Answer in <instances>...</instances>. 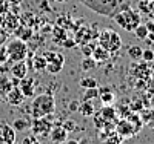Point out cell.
<instances>
[{"instance_id":"cell-23","label":"cell","mask_w":154,"mask_h":144,"mask_svg":"<svg viewBox=\"0 0 154 144\" xmlns=\"http://www.w3.org/2000/svg\"><path fill=\"white\" fill-rule=\"evenodd\" d=\"M96 66H97V61H96L93 57H83V60H82V63H80V68H82V71H85V72L94 71Z\"/></svg>"},{"instance_id":"cell-32","label":"cell","mask_w":154,"mask_h":144,"mask_svg":"<svg viewBox=\"0 0 154 144\" xmlns=\"http://www.w3.org/2000/svg\"><path fill=\"white\" fill-rule=\"evenodd\" d=\"M99 97V87H89V89H85V94H83V100H94Z\"/></svg>"},{"instance_id":"cell-48","label":"cell","mask_w":154,"mask_h":144,"mask_svg":"<svg viewBox=\"0 0 154 144\" xmlns=\"http://www.w3.org/2000/svg\"><path fill=\"white\" fill-rule=\"evenodd\" d=\"M79 144H89V140L88 138H82V140H79Z\"/></svg>"},{"instance_id":"cell-34","label":"cell","mask_w":154,"mask_h":144,"mask_svg":"<svg viewBox=\"0 0 154 144\" xmlns=\"http://www.w3.org/2000/svg\"><path fill=\"white\" fill-rule=\"evenodd\" d=\"M142 60L146 61V63L154 61V51H152V49H145V51L142 52Z\"/></svg>"},{"instance_id":"cell-8","label":"cell","mask_w":154,"mask_h":144,"mask_svg":"<svg viewBox=\"0 0 154 144\" xmlns=\"http://www.w3.org/2000/svg\"><path fill=\"white\" fill-rule=\"evenodd\" d=\"M20 25L19 22V17L16 14H11V12H3V14H0V28H2L6 34H12L17 26Z\"/></svg>"},{"instance_id":"cell-2","label":"cell","mask_w":154,"mask_h":144,"mask_svg":"<svg viewBox=\"0 0 154 144\" xmlns=\"http://www.w3.org/2000/svg\"><path fill=\"white\" fill-rule=\"evenodd\" d=\"M112 19H114V22L117 23L122 29H125V31H128V32H133V31L136 29V26L140 23V16L137 14L133 8L128 6V5H125L123 9L120 8V9L114 14Z\"/></svg>"},{"instance_id":"cell-49","label":"cell","mask_w":154,"mask_h":144,"mask_svg":"<svg viewBox=\"0 0 154 144\" xmlns=\"http://www.w3.org/2000/svg\"><path fill=\"white\" fill-rule=\"evenodd\" d=\"M54 2H57V3H66V2H69V0H54Z\"/></svg>"},{"instance_id":"cell-6","label":"cell","mask_w":154,"mask_h":144,"mask_svg":"<svg viewBox=\"0 0 154 144\" xmlns=\"http://www.w3.org/2000/svg\"><path fill=\"white\" fill-rule=\"evenodd\" d=\"M45 58H46V69L49 74H60L63 69V64H65V55L60 54L56 51H48L45 52Z\"/></svg>"},{"instance_id":"cell-37","label":"cell","mask_w":154,"mask_h":144,"mask_svg":"<svg viewBox=\"0 0 154 144\" xmlns=\"http://www.w3.org/2000/svg\"><path fill=\"white\" fill-rule=\"evenodd\" d=\"M62 126L66 129V132H75V129H77V124H75V121H72V120H66Z\"/></svg>"},{"instance_id":"cell-22","label":"cell","mask_w":154,"mask_h":144,"mask_svg":"<svg viewBox=\"0 0 154 144\" xmlns=\"http://www.w3.org/2000/svg\"><path fill=\"white\" fill-rule=\"evenodd\" d=\"M106 121H114L116 115H117V110H116L111 104H105V107H102V110L99 112Z\"/></svg>"},{"instance_id":"cell-1","label":"cell","mask_w":154,"mask_h":144,"mask_svg":"<svg viewBox=\"0 0 154 144\" xmlns=\"http://www.w3.org/2000/svg\"><path fill=\"white\" fill-rule=\"evenodd\" d=\"M56 110V100L51 92L35 95L31 103V115L32 118H42L46 115H53Z\"/></svg>"},{"instance_id":"cell-9","label":"cell","mask_w":154,"mask_h":144,"mask_svg":"<svg viewBox=\"0 0 154 144\" xmlns=\"http://www.w3.org/2000/svg\"><path fill=\"white\" fill-rule=\"evenodd\" d=\"M116 132H117L123 140L125 138H131L136 132H134V126L130 123V120H126V118H122L120 121H117V124H116Z\"/></svg>"},{"instance_id":"cell-40","label":"cell","mask_w":154,"mask_h":144,"mask_svg":"<svg viewBox=\"0 0 154 144\" xmlns=\"http://www.w3.org/2000/svg\"><path fill=\"white\" fill-rule=\"evenodd\" d=\"M23 144H42L35 140V135H31V137H26L23 140Z\"/></svg>"},{"instance_id":"cell-5","label":"cell","mask_w":154,"mask_h":144,"mask_svg":"<svg viewBox=\"0 0 154 144\" xmlns=\"http://www.w3.org/2000/svg\"><path fill=\"white\" fill-rule=\"evenodd\" d=\"M6 51H8V61H22V60H26L28 55V45L26 42L20 40V38H14L6 43Z\"/></svg>"},{"instance_id":"cell-24","label":"cell","mask_w":154,"mask_h":144,"mask_svg":"<svg viewBox=\"0 0 154 144\" xmlns=\"http://www.w3.org/2000/svg\"><path fill=\"white\" fill-rule=\"evenodd\" d=\"M142 52H143V49L139 45H131L128 48V57L131 60H139V58H142Z\"/></svg>"},{"instance_id":"cell-21","label":"cell","mask_w":154,"mask_h":144,"mask_svg":"<svg viewBox=\"0 0 154 144\" xmlns=\"http://www.w3.org/2000/svg\"><path fill=\"white\" fill-rule=\"evenodd\" d=\"M79 112H80L83 116H93V115L96 113L93 103L89 101V100H83V103H80V106H79Z\"/></svg>"},{"instance_id":"cell-20","label":"cell","mask_w":154,"mask_h":144,"mask_svg":"<svg viewBox=\"0 0 154 144\" xmlns=\"http://www.w3.org/2000/svg\"><path fill=\"white\" fill-rule=\"evenodd\" d=\"M32 69L34 71H38V72H42V71H45L46 69V58H45V55H32Z\"/></svg>"},{"instance_id":"cell-47","label":"cell","mask_w":154,"mask_h":144,"mask_svg":"<svg viewBox=\"0 0 154 144\" xmlns=\"http://www.w3.org/2000/svg\"><path fill=\"white\" fill-rule=\"evenodd\" d=\"M8 2L11 3V5H19V3H22L23 0H8Z\"/></svg>"},{"instance_id":"cell-18","label":"cell","mask_w":154,"mask_h":144,"mask_svg":"<svg viewBox=\"0 0 154 144\" xmlns=\"http://www.w3.org/2000/svg\"><path fill=\"white\" fill-rule=\"evenodd\" d=\"M51 34H53V42L57 43V45H62L63 40L68 37L66 34V29L65 28H60V26H53V29H51Z\"/></svg>"},{"instance_id":"cell-27","label":"cell","mask_w":154,"mask_h":144,"mask_svg":"<svg viewBox=\"0 0 154 144\" xmlns=\"http://www.w3.org/2000/svg\"><path fill=\"white\" fill-rule=\"evenodd\" d=\"M12 127H14L16 132H20V130H25V129L31 127V123L28 120H25V118H17V120H14V123H12Z\"/></svg>"},{"instance_id":"cell-15","label":"cell","mask_w":154,"mask_h":144,"mask_svg":"<svg viewBox=\"0 0 154 144\" xmlns=\"http://www.w3.org/2000/svg\"><path fill=\"white\" fill-rule=\"evenodd\" d=\"M11 75L14 78H19V80H22V78H25L28 75V64L25 60L22 61H14V64L11 66Z\"/></svg>"},{"instance_id":"cell-33","label":"cell","mask_w":154,"mask_h":144,"mask_svg":"<svg viewBox=\"0 0 154 144\" xmlns=\"http://www.w3.org/2000/svg\"><path fill=\"white\" fill-rule=\"evenodd\" d=\"M130 109H131V112H137V113H139L142 109H145V103L140 101V100H133Z\"/></svg>"},{"instance_id":"cell-50","label":"cell","mask_w":154,"mask_h":144,"mask_svg":"<svg viewBox=\"0 0 154 144\" xmlns=\"http://www.w3.org/2000/svg\"><path fill=\"white\" fill-rule=\"evenodd\" d=\"M151 75H152V77H154V68H152V74H151ZM152 81H154V78H152Z\"/></svg>"},{"instance_id":"cell-16","label":"cell","mask_w":154,"mask_h":144,"mask_svg":"<svg viewBox=\"0 0 154 144\" xmlns=\"http://www.w3.org/2000/svg\"><path fill=\"white\" fill-rule=\"evenodd\" d=\"M12 34H14L17 38H20V40H23V42H28L29 38L34 35L31 26H25V25H22V23L17 26V29L12 32Z\"/></svg>"},{"instance_id":"cell-11","label":"cell","mask_w":154,"mask_h":144,"mask_svg":"<svg viewBox=\"0 0 154 144\" xmlns=\"http://www.w3.org/2000/svg\"><path fill=\"white\" fill-rule=\"evenodd\" d=\"M131 72L134 74V77H137L139 80H148L152 74V68L148 66V63L143 61V63H137L131 68Z\"/></svg>"},{"instance_id":"cell-17","label":"cell","mask_w":154,"mask_h":144,"mask_svg":"<svg viewBox=\"0 0 154 144\" xmlns=\"http://www.w3.org/2000/svg\"><path fill=\"white\" fill-rule=\"evenodd\" d=\"M97 63H103V61H106L109 57H111V52L108 51V49H105L103 46H100L99 43H97V46L94 48V51H93V55H91Z\"/></svg>"},{"instance_id":"cell-51","label":"cell","mask_w":154,"mask_h":144,"mask_svg":"<svg viewBox=\"0 0 154 144\" xmlns=\"http://www.w3.org/2000/svg\"><path fill=\"white\" fill-rule=\"evenodd\" d=\"M11 144H17V143H16V141H14V143H11Z\"/></svg>"},{"instance_id":"cell-43","label":"cell","mask_w":154,"mask_h":144,"mask_svg":"<svg viewBox=\"0 0 154 144\" xmlns=\"http://www.w3.org/2000/svg\"><path fill=\"white\" fill-rule=\"evenodd\" d=\"M6 38H8V34L0 28V45H3L5 42H6Z\"/></svg>"},{"instance_id":"cell-35","label":"cell","mask_w":154,"mask_h":144,"mask_svg":"<svg viewBox=\"0 0 154 144\" xmlns=\"http://www.w3.org/2000/svg\"><path fill=\"white\" fill-rule=\"evenodd\" d=\"M8 61V51H6V45H0V64H5Z\"/></svg>"},{"instance_id":"cell-36","label":"cell","mask_w":154,"mask_h":144,"mask_svg":"<svg viewBox=\"0 0 154 144\" xmlns=\"http://www.w3.org/2000/svg\"><path fill=\"white\" fill-rule=\"evenodd\" d=\"M62 46L65 48V49H74V48L77 46V43H75V40H74V38H69V37H66L65 40H63Z\"/></svg>"},{"instance_id":"cell-7","label":"cell","mask_w":154,"mask_h":144,"mask_svg":"<svg viewBox=\"0 0 154 144\" xmlns=\"http://www.w3.org/2000/svg\"><path fill=\"white\" fill-rule=\"evenodd\" d=\"M53 129V120H51V115L42 116V118H34V121L31 123V130L32 135L35 137H48L49 130Z\"/></svg>"},{"instance_id":"cell-10","label":"cell","mask_w":154,"mask_h":144,"mask_svg":"<svg viewBox=\"0 0 154 144\" xmlns=\"http://www.w3.org/2000/svg\"><path fill=\"white\" fill-rule=\"evenodd\" d=\"M16 141V130L6 123H0V144H11Z\"/></svg>"},{"instance_id":"cell-12","label":"cell","mask_w":154,"mask_h":144,"mask_svg":"<svg viewBox=\"0 0 154 144\" xmlns=\"http://www.w3.org/2000/svg\"><path fill=\"white\" fill-rule=\"evenodd\" d=\"M6 100H8V103L11 104V106H20V104L23 103V100H25V95L22 94L19 86H14L6 92Z\"/></svg>"},{"instance_id":"cell-38","label":"cell","mask_w":154,"mask_h":144,"mask_svg":"<svg viewBox=\"0 0 154 144\" xmlns=\"http://www.w3.org/2000/svg\"><path fill=\"white\" fill-rule=\"evenodd\" d=\"M146 126L154 129V107L149 109V116H148V121H146Z\"/></svg>"},{"instance_id":"cell-28","label":"cell","mask_w":154,"mask_h":144,"mask_svg":"<svg viewBox=\"0 0 154 144\" xmlns=\"http://www.w3.org/2000/svg\"><path fill=\"white\" fill-rule=\"evenodd\" d=\"M31 3L35 5L37 9H40L43 12H53V8L48 3V0H31Z\"/></svg>"},{"instance_id":"cell-19","label":"cell","mask_w":154,"mask_h":144,"mask_svg":"<svg viewBox=\"0 0 154 144\" xmlns=\"http://www.w3.org/2000/svg\"><path fill=\"white\" fill-rule=\"evenodd\" d=\"M99 98L103 104H112L116 100V95L109 87H99Z\"/></svg>"},{"instance_id":"cell-25","label":"cell","mask_w":154,"mask_h":144,"mask_svg":"<svg viewBox=\"0 0 154 144\" xmlns=\"http://www.w3.org/2000/svg\"><path fill=\"white\" fill-rule=\"evenodd\" d=\"M56 25H57V26H60V28H65V29L68 31V29H72L74 22H72V19H71L69 16H60V17L57 19Z\"/></svg>"},{"instance_id":"cell-26","label":"cell","mask_w":154,"mask_h":144,"mask_svg":"<svg viewBox=\"0 0 154 144\" xmlns=\"http://www.w3.org/2000/svg\"><path fill=\"white\" fill-rule=\"evenodd\" d=\"M79 84H80L83 89L99 87V81H97V78H94V77H85V78H82V80L79 81Z\"/></svg>"},{"instance_id":"cell-29","label":"cell","mask_w":154,"mask_h":144,"mask_svg":"<svg viewBox=\"0 0 154 144\" xmlns=\"http://www.w3.org/2000/svg\"><path fill=\"white\" fill-rule=\"evenodd\" d=\"M134 35L139 38V40H146V35H148V29H146V26L142 25V23H139L136 26V29L133 31Z\"/></svg>"},{"instance_id":"cell-13","label":"cell","mask_w":154,"mask_h":144,"mask_svg":"<svg viewBox=\"0 0 154 144\" xmlns=\"http://www.w3.org/2000/svg\"><path fill=\"white\" fill-rule=\"evenodd\" d=\"M19 87L22 90V94L25 95V98L35 95V81L32 80V78H28V77L22 78V80L19 81Z\"/></svg>"},{"instance_id":"cell-4","label":"cell","mask_w":154,"mask_h":144,"mask_svg":"<svg viewBox=\"0 0 154 144\" xmlns=\"http://www.w3.org/2000/svg\"><path fill=\"white\" fill-rule=\"evenodd\" d=\"M97 43L108 49L111 54H114L122 48V37L114 29H103L97 37Z\"/></svg>"},{"instance_id":"cell-42","label":"cell","mask_w":154,"mask_h":144,"mask_svg":"<svg viewBox=\"0 0 154 144\" xmlns=\"http://www.w3.org/2000/svg\"><path fill=\"white\" fill-rule=\"evenodd\" d=\"M139 8L142 12H146L148 11V0L145 2V0H140V3H139Z\"/></svg>"},{"instance_id":"cell-31","label":"cell","mask_w":154,"mask_h":144,"mask_svg":"<svg viewBox=\"0 0 154 144\" xmlns=\"http://www.w3.org/2000/svg\"><path fill=\"white\" fill-rule=\"evenodd\" d=\"M123 143V138L116 132H111V134H108V137H106V144H122Z\"/></svg>"},{"instance_id":"cell-52","label":"cell","mask_w":154,"mask_h":144,"mask_svg":"<svg viewBox=\"0 0 154 144\" xmlns=\"http://www.w3.org/2000/svg\"><path fill=\"white\" fill-rule=\"evenodd\" d=\"M152 97H154V94H152Z\"/></svg>"},{"instance_id":"cell-44","label":"cell","mask_w":154,"mask_h":144,"mask_svg":"<svg viewBox=\"0 0 154 144\" xmlns=\"http://www.w3.org/2000/svg\"><path fill=\"white\" fill-rule=\"evenodd\" d=\"M145 26H146L148 32H152V31H154V20H149V22H146V23H145Z\"/></svg>"},{"instance_id":"cell-3","label":"cell","mask_w":154,"mask_h":144,"mask_svg":"<svg viewBox=\"0 0 154 144\" xmlns=\"http://www.w3.org/2000/svg\"><path fill=\"white\" fill-rule=\"evenodd\" d=\"M82 3L105 17H114V14L120 9V0H82Z\"/></svg>"},{"instance_id":"cell-46","label":"cell","mask_w":154,"mask_h":144,"mask_svg":"<svg viewBox=\"0 0 154 144\" xmlns=\"http://www.w3.org/2000/svg\"><path fill=\"white\" fill-rule=\"evenodd\" d=\"M63 144H79V140H65Z\"/></svg>"},{"instance_id":"cell-14","label":"cell","mask_w":154,"mask_h":144,"mask_svg":"<svg viewBox=\"0 0 154 144\" xmlns=\"http://www.w3.org/2000/svg\"><path fill=\"white\" fill-rule=\"evenodd\" d=\"M66 137H68V132L63 126H53V129L49 130V140L54 144H62L66 140Z\"/></svg>"},{"instance_id":"cell-30","label":"cell","mask_w":154,"mask_h":144,"mask_svg":"<svg viewBox=\"0 0 154 144\" xmlns=\"http://www.w3.org/2000/svg\"><path fill=\"white\" fill-rule=\"evenodd\" d=\"M96 46H97V40H91V42L82 45V54H83L85 57H91Z\"/></svg>"},{"instance_id":"cell-45","label":"cell","mask_w":154,"mask_h":144,"mask_svg":"<svg viewBox=\"0 0 154 144\" xmlns=\"http://www.w3.org/2000/svg\"><path fill=\"white\" fill-rule=\"evenodd\" d=\"M146 38H148V42H149V43H154V31H152V32H148Z\"/></svg>"},{"instance_id":"cell-41","label":"cell","mask_w":154,"mask_h":144,"mask_svg":"<svg viewBox=\"0 0 154 144\" xmlns=\"http://www.w3.org/2000/svg\"><path fill=\"white\" fill-rule=\"evenodd\" d=\"M79 106H80L79 101H71L69 106H68V109H69L71 112H75V110H79Z\"/></svg>"},{"instance_id":"cell-39","label":"cell","mask_w":154,"mask_h":144,"mask_svg":"<svg viewBox=\"0 0 154 144\" xmlns=\"http://www.w3.org/2000/svg\"><path fill=\"white\" fill-rule=\"evenodd\" d=\"M146 14L154 20V0H148V11H146Z\"/></svg>"}]
</instances>
